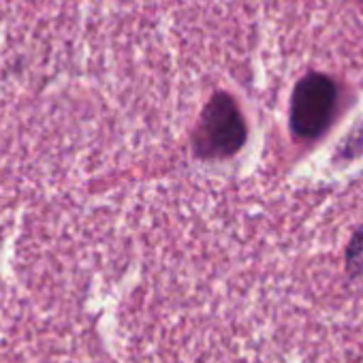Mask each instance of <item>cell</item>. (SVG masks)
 <instances>
[{
  "instance_id": "3957f363",
  "label": "cell",
  "mask_w": 363,
  "mask_h": 363,
  "mask_svg": "<svg viewBox=\"0 0 363 363\" xmlns=\"http://www.w3.org/2000/svg\"><path fill=\"white\" fill-rule=\"evenodd\" d=\"M348 267L354 269V272L363 269V231H359L357 238L350 244V250H348Z\"/></svg>"
},
{
  "instance_id": "6da1fadb",
  "label": "cell",
  "mask_w": 363,
  "mask_h": 363,
  "mask_svg": "<svg viewBox=\"0 0 363 363\" xmlns=\"http://www.w3.org/2000/svg\"><path fill=\"white\" fill-rule=\"evenodd\" d=\"M246 141V124L235 101L216 94L203 109L195 133V150L203 158H223L235 154Z\"/></svg>"
},
{
  "instance_id": "7a4b0ae2",
  "label": "cell",
  "mask_w": 363,
  "mask_h": 363,
  "mask_svg": "<svg viewBox=\"0 0 363 363\" xmlns=\"http://www.w3.org/2000/svg\"><path fill=\"white\" fill-rule=\"evenodd\" d=\"M335 109V86L329 77L306 75L291 101V128L301 139L318 137L331 122Z\"/></svg>"
}]
</instances>
